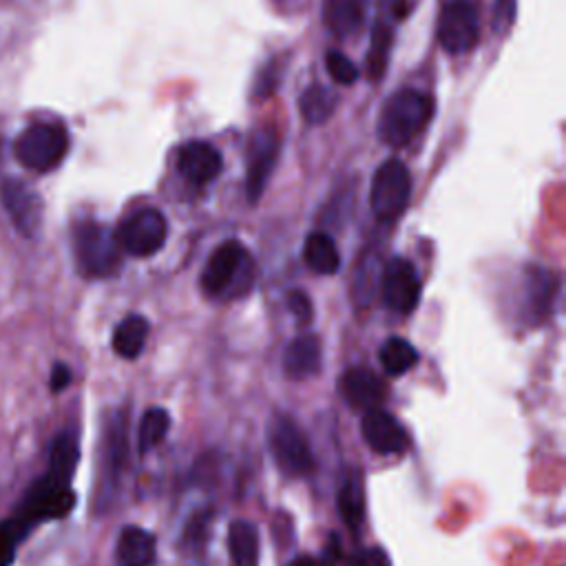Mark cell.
<instances>
[{
  "mask_svg": "<svg viewBox=\"0 0 566 566\" xmlns=\"http://www.w3.org/2000/svg\"><path fill=\"white\" fill-rule=\"evenodd\" d=\"M433 113V99L416 88L396 91L382 106L378 117V137L387 146L409 144L429 122Z\"/></svg>",
  "mask_w": 566,
  "mask_h": 566,
  "instance_id": "obj_1",
  "label": "cell"
},
{
  "mask_svg": "<svg viewBox=\"0 0 566 566\" xmlns=\"http://www.w3.org/2000/svg\"><path fill=\"white\" fill-rule=\"evenodd\" d=\"M254 279V265L248 250L230 239L212 250L201 272V287L208 296L245 294Z\"/></svg>",
  "mask_w": 566,
  "mask_h": 566,
  "instance_id": "obj_2",
  "label": "cell"
},
{
  "mask_svg": "<svg viewBox=\"0 0 566 566\" xmlns=\"http://www.w3.org/2000/svg\"><path fill=\"white\" fill-rule=\"evenodd\" d=\"M73 250L84 276L106 279L119 270L122 250L115 234L95 221H82L75 226Z\"/></svg>",
  "mask_w": 566,
  "mask_h": 566,
  "instance_id": "obj_3",
  "label": "cell"
},
{
  "mask_svg": "<svg viewBox=\"0 0 566 566\" xmlns=\"http://www.w3.org/2000/svg\"><path fill=\"white\" fill-rule=\"evenodd\" d=\"M69 150V133L62 124L55 122H38L24 128L15 144L13 155L15 159L35 172H46L55 168Z\"/></svg>",
  "mask_w": 566,
  "mask_h": 566,
  "instance_id": "obj_4",
  "label": "cell"
},
{
  "mask_svg": "<svg viewBox=\"0 0 566 566\" xmlns=\"http://www.w3.org/2000/svg\"><path fill=\"white\" fill-rule=\"evenodd\" d=\"M411 175L400 159H387L378 166L371 179L369 208L380 221H394L409 203Z\"/></svg>",
  "mask_w": 566,
  "mask_h": 566,
  "instance_id": "obj_5",
  "label": "cell"
},
{
  "mask_svg": "<svg viewBox=\"0 0 566 566\" xmlns=\"http://www.w3.org/2000/svg\"><path fill=\"white\" fill-rule=\"evenodd\" d=\"M268 440L279 469L287 475H310L314 471V455L305 433L290 416H274L268 429Z\"/></svg>",
  "mask_w": 566,
  "mask_h": 566,
  "instance_id": "obj_6",
  "label": "cell"
},
{
  "mask_svg": "<svg viewBox=\"0 0 566 566\" xmlns=\"http://www.w3.org/2000/svg\"><path fill=\"white\" fill-rule=\"evenodd\" d=\"M122 252L133 256H150L166 243V217L155 208H142L128 214L113 232Z\"/></svg>",
  "mask_w": 566,
  "mask_h": 566,
  "instance_id": "obj_7",
  "label": "cell"
},
{
  "mask_svg": "<svg viewBox=\"0 0 566 566\" xmlns=\"http://www.w3.org/2000/svg\"><path fill=\"white\" fill-rule=\"evenodd\" d=\"M480 35L478 13L469 0H451L442 7L438 18V42L451 53L460 55L475 46Z\"/></svg>",
  "mask_w": 566,
  "mask_h": 566,
  "instance_id": "obj_8",
  "label": "cell"
},
{
  "mask_svg": "<svg viewBox=\"0 0 566 566\" xmlns=\"http://www.w3.org/2000/svg\"><path fill=\"white\" fill-rule=\"evenodd\" d=\"M281 139L274 128H259L248 142L245 157V197L250 203H256L274 172L279 161Z\"/></svg>",
  "mask_w": 566,
  "mask_h": 566,
  "instance_id": "obj_9",
  "label": "cell"
},
{
  "mask_svg": "<svg viewBox=\"0 0 566 566\" xmlns=\"http://www.w3.org/2000/svg\"><path fill=\"white\" fill-rule=\"evenodd\" d=\"M75 504V493L71 491V484L57 482L49 475H44L29 493L20 509V515L15 517L24 528H29L35 522L64 517Z\"/></svg>",
  "mask_w": 566,
  "mask_h": 566,
  "instance_id": "obj_10",
  "label": "cell"
},
{
  "mask_svg": "<svg viewBox=\"0 0 566 566\" xmlns=\"http://www.w3.org/2000/svg\"><path fill=\"white\" fill-rule=\"evenodd\" d=\"M420 276L411 261L391 259L380 272V296L385 305L396 314H409L420 301Z\"/></svg>",
  "mask_w": 566,
  "mask_h": 566,
  "instance_id": "obj_11",
  "label": "cell"
},
{
  "mask_svg": "<svg viewBox=\"0 0 566 566\" xmlns=\"http://www.w3.org/2000/svg\"><path fill=\"white\" fill-rule=\"evenodd\" d=\"M360 433L367 447L378 455H396L409 447V436L398 418L378 407L365 411L360 420Z\"/></svg>",
  "mask_w": 566,
  "mask_h": 566,
  "instance_id": "obj_12",
  "label": "cell"
},
{
  "mask_svg": "<svg viewBox=\"0 0 566 566\" xmlns=\"http://www.w3.org/2000/svg\"><path fill=\"white\" fill-rule=\"evenodd\" d=\"M0 201L11 217L13 226L24 234L33 237L40 228L42 219V201L40 197L20 179H4L0 184Z\"/></svg>",
  "mask_w": 566,
  "mask_h": 566,
  "instance_id": "obj_13",
  "label": "cell"
},
{
  "mask_svg": "<svg viewBox=\"0 0 566 566\" xmlns=\"http://www.w3.org/2000/svg\"><path fill=\"white\" fill-rule=\"evenodd\" d=\"M223 168L221 153L201 139H192L184 144L177 153V170L190 184H208L212 181Z\"/></svg>",
  "mask_w": 566,
  "mask_h": 566,
  "instance_id": "obj_14",
  "label": "cell"
},
{
  "mask_svg": "<svg viewBox=\"0 0 566 566\" xmlns=\"http://www.w3.org/2000/svg\"><path fill=\"white\" fill-rule=\"evenodd\" d=\"M340 394L354 409L369 411L382 402L387 387H385L382 378L376 376L371 369L349 367L340 376Z\"/></svg>",
  "mask_w": 566,
  "mask_h": 566,
  "instance_id": "obj_15",
  "label": "cell"
},
{
  "mask_svg": "<svg viewBox=\"0 0 566 566\" xmlns=\"http://www.w3.org/2000/svg\"><path fill=\"white\" fill-rule=\"evenodd\" d=\"M157 557V539L142 526H124L115 544L117 566H153Z\"/></svg>",
  "mask_w": 566,
  "mask_h": 566,
  "instance_id": "obj_16",
  "label": "cell"
},
{
  "mask_svg": "<svg viewBox=\"0 0 566 566\" xmlns=\"http://www.w3.org/2000/svg\"><path fill=\"white\" fill-rule=\"evenodd\" d=\"M321 369V340L316 334L296 336L283 354V371L292 380L312 378Z\"/></svg>",
  "mask_w": 566,
  "mask_h": 566,
  "instance_id": "obj_17",
  "label": "cell"
},
{
  "mask_svg": "<svg viewBox=\"0 0 566 566\" xmlns=\"http://www.w3.org/2000/svg\"><path fill=\"white\" fill-rule=\"evenodd\" d=\"M524 292H526V310L531 312L533 318L539 321L551 310V303L557 292V279L553 276V272L531 265L526 268V274H524Z\"/></svg>",
  "mask_w": 566,
  "mask_h": 566,
  "instance_id": "obj_18",
  "label": "cell"
},
{
  "mask_svg": "<svg viewBox=\"0 0 566 566\" xmlns=\"http://www.w3.org/2000/svg\"><path fill=\"white\" fill-rule=\"evenodd\" d=\"M323 18L336 38H349L365 20V0H325Z\"/></svg>",
  "mask_w": 566,
  "mask_h": 566,
  "instance_id": "obj_19",
  "label": "cell"
},
{
  "mask_svg": "<svg viewBox=\"0 0 566 566\" xmlns=\"http://www.w3.org/2000/svg\"><path fill=\"white\" fill-rule=\"evenodd\" d=\"M228 551L234 566H259V533L248 520H234L228 528Z\"/></svg>",
  "mask_w": 566,
  "mask_h": 566,
  "instance_id": "obj_20",
  "label": "cell"
},
{
  "mask_svg": "<svg viewBox=\"0 0 566 566\" xmlns=\"http://www.w3.org/2000/svg\"><path fill=\"white\" fill-rule=\"evenodd\" d=\"M303 259L312 272L323 274V276L334 274L340 265L338 248H336L334 239L325 232L307 234V239L303 243Z\"/></svg>",
  "mask_w": 566,
  "mask_h": 566,
  "instance_id": "obj_21",
  "label": "cell"
},
{
  "mask_svg": "<svg viewBox=\"0 0 566 566\" xmlns=\"http://www.w3.org/2000/svg\"><path fill=\"white\" fill-rule=\"evenodd\" d=\"M148 338V321L142 314H128L113 332V349L122 358H137Z\"/></svg>",
  "mask_w": 566,
  "mask_h": 566,
  "instance_id": "obj_22",
  "label": "cell"
},
{
  "mask_svg": "<svg viewBox=\"0 0 566 566\" xmlns=\"http://www.w3.org/2000/svg\"><path fill=\"white\" fill-rule=\"evenodd\" d=\"M336 108V95L323 84H310L298 97V111L312 126L325 124Z\"/></svg>",
  "mask_w": 566,
  "mask_h": 566,
  "instance_id": "obj_23",
  "label": "cell"
},
{
  "mask_svg": "<svg viewBox=\"0 0 566 566\" xmlns=\"http://www.w3.org/2000/svg\"><path fill=\"white\" fill-rule=\"evenodd\" d=\"M378 360H380L385 374L402 376L418 363V352L409 340H405L400 336H391L380 345Z\"/></svg>",
  "mask_w": 566,
  "mask_h": 566,
  "instance_id": "obj_24",
  "label": "cell"
},
{
  "mask_svg": "<svg viewBox=\"0 0 566 566\" xmlns=\"http://www.w3.org/2000/svg\"><path fill=\"white\" fill-rule=\"evenodd\" d=\"M126 460V418L108 422L104 438V480H117Z\"/></svg>",
  "mask_w": 566,
  "mask_h": 566,
  "instance_id": "obj_25",
  "label": "cell"
},
{
  "mask_svg": "<svg viewBox=\"0 0 566 566\" xmlns=\"http://www.w3.org/2000/svg\"><path fill=\"white\" fill-rule=\"evenodd\" d=\"M77 444L73 440L71 433H62L55 438L53 449H51V460H49V469L44 475L69 484L77 464Z\"/></svg>",
  "mask_w": 566,
  "mask_h": 566,
  "instance_id": "obj_26",
  "label": "cell"
},
{
  "mask_svg": "<svg viewBox=\"0 0 566 566\" xmlns=\"http://www.w3.org/2000/svg\"><path fill=\"white\" fill-rule=\"evenodd\" d=\"M168 429H170V416L166 409H161V407L146 409L139 420V429H137V449L142 453L153 451L155 447H159L164 442Z\"/></svg>",
  "mask_w": 566,
  "mask_h": 566,
  "instance_id": "obj_27",
  "label": "cell"
},
{
  "mask_svg": "<svg viewBox=\"0 0 566 566\" xmlns=\"http://www.w3.org/2000/svg\"><path fill=\"white\" fill-rule=\"evenodd\" d=\"M338 511L349 528H356L365 517V489L360 475H349L338 491Z\"/></svg>",
  "mask_w": 566,
  "mask_h": 566,
  "instance_id": "obj_28",
  "label": "cell"
},
{
  "mask_svg": "<svg viewBox=\"0 0 566 566\" xmlns=\"http://www.w3.org/2000/svg\"><path fill=\"white\" fill-rule=\"evenodd\" d=\"M325 66H327L329 77H332L334 82H338V84L349 86V84H354L356 77H358V69L354 66V62H352L345 53H340V51H336V49L327 51V55H325Z\"/></svg>",
  "mask_w": 566,
  "mask_h": 566,
  "instance_id": "obj_29",
  "label": "cell"
},
{
  "mask_svg": "<svg viewBox=\"0 0 566 566\" xmlns=\"http://www.w3.org/2000/svg\"><path fill=\"white\" fill-rule=\"evenodd\" d=\"M376 274H378V259L365 261V265L354 276V296L358 303H367L376 290Z\"/></svg>",
  "mask_w": 566,
  "mask_h": 566,
  "instance_id": "obj_30",
  "label": "cell"
},
{
  "mask_svg": "<svg viewBox=\"0 0 566 566\" xmlns=\"http://www.w3.org/2000/svg\"><path fill=\"white\" fill-rule=\"evenodd\" d=\"M387 49H389V33L385 29H376L371 49L367 55V71L371 77H380L387 62Z\"/></svg>",
  "mask_w": 566,
  "mask_h": 566,
  "instance_id": "obj_31",
  "label": "cell"
},
{
  "mask_svg": "<svg viewBox=\"0 0 566 566\" xmlns=\"http://www.w3.org/2000/svg\"><path fill=\"white\" fill-rule=\"evenodd\" d=\"M24 533H27V528H24L18 520H13V522H9V524H4V526L0 528V566H7V562H9V557H11V551H13V544H15Z\"/></svg>",
  "mask_w": 566,
  "mask_h": 566,
  "instance_id": "obj_32",
  "label": "cell"
},
{
  "mask_svg": "<svg viewBox=\"0 0 566 566\" xmlns=\"http://www.w3.org/2000/svg\"><path fill=\"white\" fill-rule=\"evenodd\" d=\"M287 310L294 314L296 323H301V325L310 323L312 316H314L312 301H310V296H307L305 292H301V290H292V292L287 294Z\"/></svg>",
  "mask_w": 566,
  "mask_h": 566,
  "instance_id": "obj_33",
  "label": "cell"
},
{
  "mask_svg": "<svg viewBox=\"0 0 566 566\" xmlns=\"http://www.w3.org/2000/svg\"><path fill=\"white\" fill-rule=\"evenodd\" d=\"M347 566H391V562H389V555L382 548L374 546V548H365V551L356 553L347 562Z\"/></svg>",
  "mask_w": 566,
  "mask_h": 566,
  "instance_id": "obj_34",
  "label": "cell"
},
{
  "mask_svg": "<svg viewBox=\"0 0 566 566\" xmlns=\"http://www.w3.org/2000/svg\"><path fill=\"white\" fill-rule=\"evenodd\" d=\"M513 18H515V0H497L495 2L493 27L495 29H506Z\"/></svg>",
  "mask_w": 566,
  "mask_h": 566,
  "instance_id": "obj_35",
  "label": "cell"
},
{
  "mask_svg": "<svg viewBox=\"0 0 566 566\" xmlns=\"http://www.w3.org/2000/svg\"><path fill=\"white\" fill-rule=\"evenodd\" d=\"M276 77H279V73L274 71V64H268L265 69H263V73L256 77V88H254V95L256 97H268L272 91H274V86H276Z\"/></svg>",
  "mask_w": 566,
  "mask_h": 566,
  "instance_id": "obj_36",
  "label": "cell"
},
{
  "mask_svg": "<svg viewBox=\"0 0 566 566\" xmlns=\"http://www.w3.org/2000/svg\"><path fill=\"white\" fill-rule=\"evenodd\" d=\"M71 382V369L64 363H57L51 371V389L62 391Z\"/></svg>",
  "mask_w": 566,
  "mask_h": 566,
  "instance_id": "obj_37",
  "label": "cell"
},
{
  "mask_svg": "<svg viewBox=\"0 0 566 566\" xmlns=\"http://www.w3.org/2000/svg\"><path fill=\"white\" fill-rule=\"evenodd\" d=\"M287 566H323L321 562H316L314 557H310V555H301V557H296V559H292Z\"/></svg>",
  "mask_w": 566,
  "mask_h": 566,
  "instance_id": "obj_38",
  "label": "cell"
},
{
  "mask_svg": "<svg viewBox=\"0 0 566 566\" xmlns=\"http://www.w3.org/2000/svg\"><path fill=\"white\" fill-rule=\"evenodd\" d=\"M0 148H2V142H0Z\"/></svg>",
  "mask_w": 566,
  "mask_h": 566,
  "instance_id": "obj_39",
  "label": "cell"
}]
</instances>
